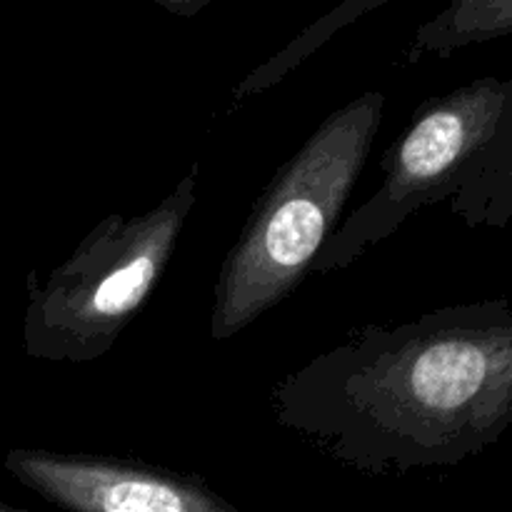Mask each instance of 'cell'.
<instances>
[{"mask_svg": "<svg viewBox=\"0 0 512 512\" xmlns=\"http://www.w3.org/2000/svg\"><path fill=\"white\" fill-rule=\"evenodd\" d=\"M275 423L370 475L455 468L512 423V305H445L363 325L285 375Z\"/></svg>", "mask_w": 512, "mask_h": 512, "instance_id": "6da1fadb", "label": "cell"}, {"mask_svg": "<svg viewBox=\"0 0 512 512\" xmlns=\"http://www.w3.org/2000/svg\"><path fill=\"white\" fill-rule=\"evenodd\" d=\"M383 183L353 210L310 273L348 268L410 215L450 203L470 228L512 218V80L480 78L425 100L380 158Z\"/></svg>", "mask_w": 512, "mask_h": 512, "instance_id": "7a4b0ae2", "label": "cell"}, {"mask_svg": "<svg viewBox=\"0 0 512 512\" xmlns=\"http://www.w3.org/2000/svg\"><path fill=\"white\" fill-rule=\"evenodd\" d=\"M383 110L380 90L348 100L275 173L220 265L210 338L243 333L303 283L340 225L378 138Z\"/></svg>", "mask_w": 512, "mask_h": 512, "instance_id": "3957f363", "label": "cell"}, {"mask_svg": "<svg viewBox=\"0 0 512 512\" xmlns=\"http://www.w3.org/2000/svg\"><path fill=\"white\" fill-rule=\"evenodd\" d=\"M195 163L155 208L100 220L48 278L28 275L25 350L48 363L100 360L133 323L178 248L195 208Z\"/></svg>", "mask_w": 512, "mask_h": 512, "instance_id": "277c9868", "label": "cell"}, {"mask_svg": "<svg viewBox=\"0 0 512 512\" xmlns=\"http://www.w3.org/2000/svg\"><path fill=\"white\" fill-rule=\"evenodd\" d=\"M5 470L65 512H240L198 475L140 460L10 450Z\"/></svg>", "mask_w": 512, "mask_h": 512, "instance_id": "5b68a950", "label": "cell"}, {"mask_svg": "<svg viewBox=\"0 0 512 512\" xmlns=\"http://www.w3.org/2000/svg\"><path fill=\"white\" fill-rule=\"evenodd\" d=\"M510 30L512 0H458L415 30L408 60L450 58L468 45L503 38Z\"/></svg>", "mask_w": 512, "mask_h": 512, "instance_id": "8992f818", "label": "cell"}, {"mask_svg": "<svg viewBox=\"0 0 512 512\" xmlns=\"http://www.w3.org/2000/svg\"><path fill=\"white\" fill-rule=\"evenodd\" d=\"M385 3H388V0H345V3H340L338 8H333L330 13H325L323 18L310 23L303 33L295 35L280 53H275L273 58H268L263 65H258L253 73L245 75L238 83V88L233 90V103L240 105L245 103V100L253 98V95L273 88V85L280 83L285 75L293 73L305 58H310L325 40H330L335 33H340V30L348 28L350 23H355V20L363 18L365 13H370V10L380 8V5Z\"/></svg>", "mask_w": 512, "mask_h": 512, "instance_id": "52a82bcc", "label": "cell"}, {"mask_svg": "<svg viewBox=\"0 0 512 512\" xmlns=\"http://www.w3.org/2000/svg\"><path fill=\"white\" fill-rule=\"evenodd\" d=\"M158 5H163L165 10H170V13H178L183 15V18H193L198 10H203L205 5H208V0H198V3H193V0H158Z\"/></svg>", "mask_w": 512, "mask_h": 512, "instance_id": "ba28073f", "label": "cell"}, {"mask_svg": "<svg viewBox=\"0 0 512 512\" xmlns=\"http://www.w3.org/2000/svg\"><path fill=\"white\" fill-rule=\"evenodd\" d=\"M0 512H23V510H18V508H10V505L0 503Z\"/></svg>", "mask_w": 512, "mask_h": 512, "instance_id": "9c48e42d", "label": "cell"}]
</instances>
